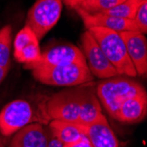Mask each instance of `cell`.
<instances>
[{"mask_svg": "<svg viewBox=\"0 0 147 147\" xmlns=\"http://www.w3.org/2000/svg\"><path fill=\"white\" fill-rule=\"evenodd\" d=\"M146 92L138 82L127 77L105 78L96 86V94L108 114L115 118L117 110L126 100Z\"/></svg>", "mask_w": 147, "mask_h": 147, "instance_id": "6da1fadb", "label": "cell"}, {"mask_svg": "<svg viewBox=\"0 0 147 147\" xmlns=\"http://www.w3.org/2000/svg\"><path fill=\"white\" fill-rule=\"evenodd\" d=\"M87 30L95 39L118 74L128 77H136L138 75L119 33L104 28H91Z\"/></svg>", "mask_w": 147, "mask_h": 147, "instance_id": "7a4b0ae2", "label": "cell"}, {"mask_svg": "<svg viewBox=\"0 0 147 147\" xmlns=\"http://www.w3.org/2000/svg\"><path fill=\"white\" fill-rule=\"evenodd\" d=\"M32 74L39 82L56 86H78L93 80L87 64L80 63L35 68Z\"/></svg>", "mask_w": 147, "mask_h": 147, "instance_id": "3957f363", "label": "cell"}, {"mask_svg": "<svg viewBox=\"0 0 147 147\" xmlns=\"http://www.w3.org/2000/svg\"><path fill=\"white\" fill-rule=\"evenodd\" d=\"M62 8L63 0H37L28 12L26 26L40 41L57 23Z\"/></svg>", "mask_w": 147, "mask_h": 147, "instance_id": "277c9868", "label": "cell"}, {"mask_svg": "<svg viewBox=\"0 0 147 147\" xmlns=\"http://www.w3.org/2000/svg\"><path fill=\"white\" fill-rule=\"evenodd\" d=\"M81 90L82 85H80L62 90L53 95L47 103L48 117L78 123Z\"/></svg>", "mask_w": 147, "mask_h": 147, "instance_id": "5b68a950", "label": "cell"}, {"mask_svg": "<svg viewBox=\"0 0 147 147\" xmlns=\"http://www.w3.org/2000/svg\"><path fill=\"white\" fill-rule=\"evenodd\" d=\"M38 118L31 104L24 100H12L0 112V134L9 137Z\"/></svg>", "mask_w": 147, "mask_h": 147, "instance_id": "8992f818", "label": "cell"}, {"mask_svg": "<svg viewBox=\"0 0 147 147\" xmlns=\"http://www.w3.org/2000/svg\"><path fill=\"white\" fill-rule=\"evenodd\" d=\"M81 46L87 67L92 76L109 78L119 75L88 30L81 34Z\"/></svg>", "mask_w": 147, "mask_h": 147, "instance_id": "52a82bcc", "label": "cell"}, {"mask_svg": "<svg viewBox=\"0 0 147 147\" xmlns=\"http://www.w3.org/2000/svg\"><path fill=\"white\" fill-rule=\"evenodd\" d=\"M70 63L86 64L83 52L78 47L71 44H63L49 48L42 53L41 57L34 63L26 64L24 68L34 70L40 67H50Z\"/></svg>", "mask_w": 147, "mask_h": 147, "instance_id": "ba28073f", "label": "cell"}, {"mask_svg": "<svg viewBox=\"0 0 147 147\" xmlns=\"http://www.w3.org/2000/svg\"><path fill=\"white\" fill-rule=\"evenodd\" d=\"M125 44L129 57L138 75L147 72V40L144 34L138 31L119 33Z\"/></svg>", "mask_w": 147, "mask_h": 147, "instance_id": "9c48e42d", "label": "cell"}, {"mask_svg": "<svg viewBox=\"0 0 147 147\" xmlns=\"http://www.w3.org/2000/svg\"><path fill=\"white\" fill-rule=\"evenodd\" d=\"M74 10L82 19L86 29L91 28H104L114 30L117 33H122L125 31L138 32L135 23L131 20L110 16L101 12L88 13L78 7L75 8Z\"/></svg>", "mask_w": 147, "mask_h": 147, "instance_id": "30bf717a", "label": "cell"}, {"mask_svg": "<svg viewBox=\"0 0 147 147\" xmlns=\"http://www.w3.org/2000/svg\"><path fill=\"white\" fill-rule=\"evenodd\" d=\"M14 134L8 147H48L49 136L40 123L28 124Z\"/></svg>", "mask_w": 147, "mask_h": 147, "instance_id": "8fae6325", "label": "cell"}, {"mask_svg": "<svg viewBox=\"0 0 147 147\" xmlns=\"http://www.w3.org/2000/svg\"><path fill=\"white\" fill-rule=\"evenodd\" d=\"M103 115L100 100L96 94V87L93 84L82 85L80 112L78 123L88 125L97 121Z\"/></svg>", "mask_w": 147, "mask_h": 147, "instance_id": "7c38bea8", "label": "cell"}, {"mask_svg": "<svg viewBox=\"0 0 147 147\" xmlns=\"http://www.w3.org/2000/svg\"><path fill=\"white\" fill-rule=\"evenodd\" d=\"M86 136L92 147H119L118 139L104 115L86 126Z\"/></svg>", "mask_w": 147, "mask_h": 147, "instance_id": "4fadbf2b", "label": "cell"}, {"mask_svg": "<svg viewBox=\"0 0 147 147\" xmlns=\"http://www.w3.org/2000/svg\"><path fill=\"white\" fill-rule=\"evenodd\" d=\"M147 113L146 92L126 100L117 110L115 119L124 123L141 122Z\"/></svg>", "mask_w": 147, "mask_h": 147, "instance_id": "5bb4252c", "label": "cell"}, {"mask_svg": "<svg viewBox=\"0 0 147 147\" xmlns=\"http://www.w3.org/2000/svg\"><path fill=\"white\" fill-rule=\"evenodd\" d=\"M51 133L63 144H71L86 136V126L78 123L52 120L49 123Z\"/></svg>", "mask_w": 147, "mask_h": 147, "instance_id": "9a60e30c", "label": "cell"}, {"mask_svg": "<svg viewBox=\"0 0 147 147\" xmlns=\"http://www.w3.org/2000/svg\"><path fill=\"white\" fill-rule=\"evenodd\" d=\"M143 1L144 0H125L123 3L101 13L132 20L134 19L136 12L140 5L143 3Z\"/></svg>", "mask_w": 147, "mask_h": 147, "instance_id": "2e32d148", "label": "cell"}, {"mask_svg": "<svg viewBox=\"0 0 147 147\" xmlns=\"http://www.w3.org/2000/svg\"><path fill=\"white\" fill-rule=\"evenodd\" d=\"M11 26L7 25L0 29V66L9 71L11 67Z\"/></svg>", "mask_w": 147, "mask_h": 147, "instance_id": "e0dca14e", "label": "cell"}, {"mask_svg": "<svg viewBox=\"0 0 147 147\" xmlns=\"http://www.w3.org/2000/svg\"><path fill=\"white\" fill-rule=\"evenodd\" d=\"M123 1L125 0H86L77 7L88 13H98L109 10Z\"/></svg>", "mask_w": 147, "mask_h": 147, "instance_id": "ac0fdd59", "label": "cell"}, {"mask_svg": "<svg viewBox=\"0 0 147 147\" xmlns=\"http://www.w3.org/2000/svg\"><path fill=\"white\" fill-rule=\"evenodd\" d=\"M39 40L37 39L35 34L32 31L31 28L28 26H25L17 34L15 40H14V53L19 52L23 48L28 46V44L37 42Z\"/></svg>", "mask_w": 147, "mask_h": 147, "instance_id": "d6986e66", "label": "cell"}, {"mask_svg": "<svg viewBox=\"0 0 147 147\" xmlns=\"http://www.w3.org/2000/svg\"><path fill=\"white\" fill-rule=\"evenodd\" d=\"M132 20L135 23L138 32L143 34L147 33V0H144L140 5Z\"/></svg>", "mask_w": 147, "mask_h": 147, "instance_id": "ffe728a7", "label": "cell"}, {"mask_svg": "<svg viewBox=\"0 0 147 147\" xmlns=\"http://www.w3.org/2000/svg\"><path fill=\"white\" fill-rule=\"evenodd\" d=\"M63 147H92L89 139L87 138L86 136H84L82 138H80L79 140L73 142L71 144H63Z\"/></svg>", "mask_w": 147, "mask_h": 147, "instance_id": "44dd1931", "label": "cell"}, {"mask_svg": "<svg viewBox=\"0 0 147 147\" xmlns=\"http://www.w3.org/2000/svg\"><path fill=\"white\" fill-rule=\"evenodd\" d=\"M48 147H63V144L51 133V138H49Z\"/></svg>", "mask_w": 147, "mask_h": 147, "instance_id": "7402d4cb", "label": "cell"}, {"mask_svg": "<svg viewBox=\"0 0 147 147\" xmlns=\"http://www.w3.org/2000/svg\"><path fill=\"white\" fill-rule=\"evenodd\" d=\"M63 1L68 7L74 9L77 6H78L79 5H81L84 1H86V0H63Z\"/></svg>", "mask_w": 147, "mask_h": 147, "instance_id": "603a6c76", "label": "cell"}, {"mask_svg": "<svg viewBox=\"0 0 147 147\" xmlns=\"http://www.w3.org/2000/svg\"><path fill=\"white\" fill-rule=\"evenodd\" d=\"M7 73H8V71H6L5 69H4L3 67H1V66H0V84L2 83L4 78L6 77Z\"/></svg>", "mask_w": 147, "mask_h": 147, "instance_id": "cb8c5ba5", "label": "cell"}, {"mask_svg": "<svg viewBox=\"0 0 147 147\" xmlns=\"http://www.w3.org/2000/svg\"><path fill=\"white\" fill-rule=\"evenodd\" d=\"M0 147H4V144H3L2 140H1V137H0Z\"/></svg>", "mask_w": 147, "mask_h": 147, "instance_id": "d4e9b609", "label": "cell"}]
</instances>
